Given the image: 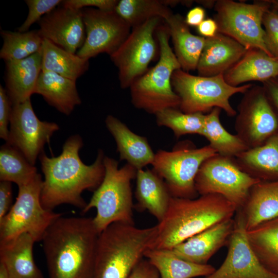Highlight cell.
<instances>
[{
	"mask_svg": "<svg viewBox=\"0 0 278 278\" xmlns=\"http://www.w3.org/2000/svg\"><path fill=\"white\" fill-rule=\"evenodd\" d=\"M82 146L81 136L75 134L66 140L59 155L50 158L44 151L40 154L44 177L41 201L45 208L53 211L58 205L69 204L82 211L87 204L83 192L94 191L101 184L105 173L103 152L99 150L95 161L88 165L79 157Z\"/></svg>",
	"mask_w": 278,
	"mask_h": 278,
	"instance_id": "cell-1",
	"label": "cell"
},
{
	"mask_svg": "<svg viewBox=\"0 0 278 278\" xmlns=\"http://www.w3.org/2000/svg\"><path fill=\"white\" fill-rule=\"evenodd\" d=\"M99 233L93 218L57 219L42 237L49 278H93Z\"/></svg>",
	"mask_w": 278,
	"mask_h": 278,
	"instance_id": "cell-2",
	"label": "cell"
},
{
	"mask_svg": "<svg viewBox=\"0 0 278 278\" xmlns=\"http://www.w3.org/2000/svg\"><path fill=\"white\" fill-rule=\"evenodd\" d=\"M236 212L231 202L218 194L194 199L171 197L165 217L157 224L158 234L151 249H172L209 227L233 218Z\"/></svg>",
	"mask_w": 278,
	"mask_h": 278,
	"instance_id": "cell-3",
	"label": "cell"
},
{
	"mask_svg": "<svg viewBox=\"0 0 278 278\" xmlns=\"http://www.w3.org/2000/svg\"><path fill=\"white\" fill-rule=\"evenodd\" d=\"M157 234V224L145 228L121 222L109 225L98 235L93 278H129Z\"/></svg>",
	"mask_w": 278,
	"mask_h": 278,
	"instance_id": "cell-4",
	"label": "cell"
},
{
	"mask_svg": "<svg viewBox=\"0 0 278 278\" xmlns=\"http://www.w3.org/2000/svg\"><path fill=\"white\" fill-rule=\"evenodd\" d=\"M105 176L85 208V213L94 208L93 218L99 233L115 222L134 224L131 181L136 178L137 169L126 163L121 167L114 159L105 156Z\"/></svg>",
	"mask_w": 278,
	"mask_h": 278,
	"instance_id": "cell-5",
	"label": "cell"
},
{
	"mask_svg": "<svg viewBox=\"0 0 278 278\" xmlns=\"http://www.w3.org/2000/svg\"><path fill=\"white\" fill-rule=\"evenodd\" d=\"M160 49L157 64L136 79L129 88L133 106L149 114L155 115L167 108H179L180 99L174 91L171 77L181 68L170 44V34L165 24L156 31Z\"/></svg>",
	"mask_w": 278,
	"mask_h": 278,
	"instance_id": "cell-6",
	"label": "cell"
},
{
	"mask_svg": "<svg viewBox=\"0 0 278 278\" xmlns=\"http://www.w3.org/2000/svg\"><path fill=\"white\" fill-rule=\"evenodd\" d=\"M171 84L180 99L179 109L186 113H209L214 108L223 110L230 117L237 114L230 99L237 93H245L253 84L238 86L229 85L224 74L213 76L192 75L181 68L172 75Z\"/></svg>",
	"mask_w": 278,
	"mask_h": 278,
	"instance_id": "cell-7",
	"label": "cell"
},
{
	"mask_svg": "<svg viewBox=\"0 0 278 278\" xmlns=\"http://www.w3.org/2000/svg\"><path fill=\"white\" fill-rule=\"evenodd\" d=\"M42 185L41 175L38 173L29 182L18 186L15 202L0 220V244L11 241L24 233L30 235L36 241H41L50 225L62 216L43 206Z\"/></svg>",
	"mask_w": 278,
	"mask_h": 278,
	"instance_id": "cell-8",
	"label": "cell"
},
{
	"mask_svg": "<svg viewBox=\"0 0 278 278\" xmlns=\"http://www.w3.org/2000/svg\"><path fill=\"white\" fill-rule=\"evenodd\" d=\"M217 154L210 145L197 148L192 142L179 143L171 151L159 150L152 164L173 197L194 199L199 195L195 179L202 164Z\"/></svg>",
	"mask_w": 278,
	"mask_h": 278,
	"instance_id": "cell-9",
	"label": "cell"
},
{
	"mask_svg": "<svg viewBox=\"0 0 278 278\" xmlns=\"http://www.w3.org/2000/svg\"><path fill=\"white\" fill-rule=\"evenodd\" d=\"M271 5L269 1L253 4L232 0L216 1L214 20L218 32L232 38L247 50L258 48L270 55L264 42L263 18Z\"/></svg>",
	"mask_w": 278,
	"mask_h": 278,
	"instance_id": "cell-10",
	"label": "cell"
},
{
	"mask_svg": "<svg viewBox=\"0 0 278 278\" xmlns=\"http://www.w3.org/2000/svg\"><path fill=\"white\" fill-rule=\"evenodd\" d=\"M259 181L243 171L234 158L216 154L202 164L195 187L199 195L222 196L237 211L243 206L251 188Z\"/></svg>",
	"mask_w": 278,
	"mask_h": 278,
	"instance_id": "cell-11",
	"label": "cell"
},
{
	"mask_svg": "<svg viewBox=\"0 0 278 278\" xmlns=\"http://www.w3.org/2000/svg\"><path fill=\"white\" fill-rule=\"evenodd\" d=\"M243 94L234 127L236 135L252 148L278 133V112L263 85H253Z\"/></svg>",
	"mask_w": 278,
	"mask_h": 278,
	"instance_id": "cell-12",
	"label": "cell"
},
{
	"mask_svg": "<svg viewBox=\"0 0 278 278\" xmlns=\"http://www.w3.org/2000/svg\"><path fill=\"white\" fill-rule=\"evenodd\" d=\"M162 20L160 18H152L132 28L124 43L110 56L118 68L122 89L130 88L136 79L148 71V65L157 51L153 34Z\"/></svg>",
	"mask_w": 278,
	"mask_h": 278,
	"instance_id": "cell-13",
	"label": "cell"
},
{
	"mask_svg": "<svg viewBox=\"0 0 278 278\" xmlns=\"http://www.w3.org/2000/svg\"><path fill=\"white\" fill-rule=\"evenodd\" d=\"M81 11L86 37L76 54L87 60L101 53L113 55L127 39L131 27L115 10L90 7Z\"/></svg>",
	"mask_w": 278,
	"mask_h": 278,
	"instance_id": "cell-14",
	"label": "cell"
},
{
	"mask_svg": "<svg viewBox=\"0 0 278 278\" xmlns=\"http://www.w3.org/2000/svg\"><path fill=\"white\" fill-rule=\"evenodd\" d=\"M10 126L6 143L20 151L33 165L44 145L59 129L55 123L38 118L30 98L12 106Z\"/></svg>",
	"mask_w": 278,
	"mask_h": 278,
	"instance_id": "cell-15",
	"label": "cell"
},
{
	"mask_svg": "<svg viewBox=\"0 0 278 278\" xmlns=\"http://www.w3.org/2000/svg\"><path fill=\"white\" fill-rule=\"evenodd\" d=\"M227 255L218 269L204 278H278L258 260L248 240L243 215L236 212Z\"/></svg>",
	"mask_w": 278,
	"mask_h": 278,
	"instance_id": "cell-16",
	"label": "cell"
},
{
	"mask_svg": "<svg viewBox=\"0 0 278 278\" xmlns=\"http://www.w3.org/2000/svg\"><path fill=\"white\" fill-rule=\"evenodd\" d=\"M38 23V31L44 39L68 52L76 54L84 43L86 34L81 10L61 4Z\"/></svg>",
	"mask_w": 278,
	"mask_h": 278,
	"instance_id": "cell-17",
	"label": "cell"
},
{
	"mask_svg": "<svg viewBox=\"0 0 278 278\" xmlns=\"http://www.w3.org/2000/svg\"><path fill=\"white\" fill-rule=\"evenodd\" d=\"M234 226V218L225 220L190 237L172 250L184 260L207 264L212 256L228 243Z\"/></svg>",
	"mask_w": 278,
	"mask_h": 278,
	"instance_id": "cell-18",
	"label": "cell"
},
{
	"mask_svg": "<svg viewBox=\"0 0 278 278\" xmlns=\"http://www.w3.org/2000/svg\"><path fill=\"white\" fill-rule=\"evenodd\" d=\"M247 51L237 41L219 32L213 37L205 38L196 69L198 75L213 76L224 74Z\"/></svg>",
	"mask_w": 278,
	"mask_h": 278,
	"instance_id": "cell-19",
	"label": "cell"
},
{
	"mask_svg": "<svg viewBox=\"0 0 278 278\" xmlns=\"http://www.w3.org/2000/svg\"><path fill=\"white\" fill-rule=\"evenodd\" d=\"M42 49L22 60L6 61L5 90L12 105L30 98L42 71Z\"/></svg>",
	"mask_w": 278,
	"mask_h": 278,
	"instance_id": "cell-20",
	"label": "cell"
},
{
	"mask_svg": "<svg viewBox=\"0 0 278 278\" xmlns=\"http://www.w3.org/2000/svg\"><path fill=\"white\" fill-rule=\"evenodd\" d=\"M105 124L115 141L120 160H125L137 170L152 165L155 153L147 138L134 133L113 115L107 116Z\"/></svg>",
	"mask_w": 278,
	"mask_h": 278,
	"instance_id": "cell-21",
	"label": "cell"
},
{
	"mask_svg": "<svg viewBox=\"0 0 278 278\" xmlns=\"http://www.w3.org/2000/svg\"><path fill=\"white\" fill-rule=\"evenodd\" d=\"M278 76V59L258 48L248 49L244 56L224 74L225 81L238 86L249 81L262 83Z\"/></svg>",
	"mask_w": 278,
	"mask_h": 278,
	"instance_id": "cell-22",
	"label": "cell"
},
{
	"mask_svg": "<svg viewBox=\"0 0 278 278\" xmlns=\"http://www.w3.org/2000/svg\"><path fill=\"white\" fill-rule=\"evenodd\" d=\"M240 210L250 230L278 217V180L259 181L250 189Z\"/></svg>",
	"mask_w": 278,
	"mask_h": 278,
	"instance_id": "cell-23",
	"label": "cell"
},
{
	"mask_svg": "<svg viewBox=\"0 0 278 278\" xmlns=\"http://www.w3.org/2000/svg\"><path fill=\"white\" fill-rule=\"evenodd\" d=\"M135 207L146 210L158 221L165 217L171 196L164 180L153 170H137L136 175Z\"/></svg>",
	"mask_w": 278,
	"mask_h": 278,
	"instance_id": "cell-24",
	"label": "cell"
},
{
	"mask_svg": "<svg viewBox=\"0 0 278 278\" xmlns=\"http://www.w3.org/2000/svg\"><path fill=\"white\" fill-rule=\"evenodd\" d=\"M35 242L30 235L24 233L0 244V262L5 265L11 278H44L33 258Z\"/></svg>",
	"mask_w": 278,
	"mask_h": 278,
	"instance_id": "cell-25",
	"label": "cell"
},
{
	"mask_svg": "<svg viewBox=\"0 0 278 278\" xmlns=\"http://www.w3.org/2000/svg\"><path fill=\"white\" fill-rule=\"evenodd\" d=\"M34 94L41 95L50 106L66 115L81 103L76 81L49 71H41Z\"/></svg>",
	"mask_w": 278,
	"mask_h": 278,
	"instance_id": "cell-26",
	"label": "cell"
},
{
	"mask_svg": "<svg viewBox=\"0 0 278 278\" xmlns=\"http://www.w3.org/2000/svg\"><path fill=\"white\" fill-rule=\"evenodd\" d=\"M164 21L181 69L187 72L196 70L205 38L192 34L185 19L180 14L172 13Z\"/></svg>",
	"mask_w": 278,
	"mask_h": 278,
	"instance_id": "cell-27",
	"label": "cell"
},
{
	"mask_svg": "<svg viewBox=\"0 0 278 278\" xmlns=\"http://www.w3.org/2000/svg\"><path fill=\"white\" fill-rule=\"evenodd\" d=\"M244 172L259 181L278 180V133L234 158Z\"/></svg>",
	"mask_w": 278,
	"mask_h": 278,
	"instance_id": "cell-28",
	"label": "cell"
},
{
	"mask_svg": "<svg viewBox=\"0 0 278 278\" xmlns=\"http://www.w3.org/2000/svg\"><path fill=\"white\" fill-rule=\"evenodd\" d=\"M144 258L157 269L160 278H194L206 276L216 268L207 264H197L178 257L172 249L147 250Z\"/></svg>",
	"mask_w": 278,
	"mask_h": 278,
	"instance_id": "cell-29",
	"label": "cell"
},
{
	"mask_svg": "<svg viewBox=\"0 0 278 278\" xmlns=\"http://www.w3.org/2000/svg\"><path fill=\"white\" fill-rule=\"evenodd\" d=\"M89 60L68 52L44 39L42 70L52 72L76 81L89 69Z\"/></svg>",
	"mask_w": 278,
	"mask_h": 278,
	"instance_id": "cell-30",
	"label": "cell"
},
{
	"mask_svg": "<svg viewBox=\"0 0 278 278\" xmlns=\"http://www.w3.org/2000/svg\"><path fill=\"white\" fill-rule=\"evenodd\" d=\"M247 236L260 263L278 275V217L247 231Z\"/></svg>",
	"mask_w": 278,
	"mask_h": 278,
	"instance_id": "cell-31",
	"label": "cell"
},
{
	"mask_svg": "<svg viewBox=\"0 0 278 278\" xmlns=\"http://www.w3.org/2000/svg\"><path fill=\"white\" fill-rule=\"evenodd\" d=\"M221 111L214 108L205 114L202 136L217 154L234 158L249 148L238 135L224 128L220 120Z\"/></svg>",
	"mask_w": 278,
	"mask_h": 278,
	"instance_id": "cell-32",
	"label": "cell"
},
{
	"mask_svg": "<svg viewBox=\"0 0 278 278\" xmlns=\"http://www.w3.org/2000/svg\"><path fill=\"white\" fill-rule=\"evenodd\" d=\"M3 41L0 58L5 61L25 59L42 49L44 39L38 30L21 32L1 30Z\"/></svg>",
	"mask_w": 278,
	"mask_h": 278,
	"instance_id": "cell-33",
	"label": "cell"
},
{
	"mask_svg": "<svg viewBox=\"0 0 278 278\" xmlns=\"http://www.w3.org/2000/svg\"><path fill=\"white\" fill-rule=\"evenodd\" d=\"M131 27L154 18L167 19L173 13L164 1L120 0L115 9Z\"/></svg>",
	"mask_w": 278,
	"mask_h": 278,
	"instance_id": "cell-34",
	"label": "cell"
},
{
	"mask_svg": "<svg viewBox=\"0 0 278 278\" xmlns=\"http://www.w3.org/2000/svg\"><path fill=\"white\" fill-rule=\"evenodd\" d=\"M37 169L17 149L6 143L0 149V180L13 182L18 186L31 181Z\"/></svg>",
	"mask_w": 278,
	"mask_h": 278,
	"instance_id": "cell-35",
	"label": "cell"
},
{
	"mask_svg": "<svg viewBox=\"0 0 278 278\" xmlns=\"http://www.w3.org/2000/svg\"><path fill=\"white\" fill-rule=\"evenodd\" d=\"M155 115L157 125L170 129L177 138L187 134L203 135L205 114L186 113L179 108H170Z\"/></svg>",
	"mask_w": 278,
	"mask_h": 278,
	"instance_id": "cell-36",
	"label": "cell"
},
{
	"mask_svg": "<svg viewBox=\"0 0 278 278\" xmlns=\"http://www.w3.org/2000/svg\"><path fill=\"white\" fill-rule=\"evenodd\" d=\"M25 2L28 8V13L24 23L17 28V31L21 32L29 31L32 24L60 6L62 1L26 0Z\"/></svg>",
	"mask_w": 278,
	"mask_h": 278,
	"instance_id": "cell-37",
	"label": "cell"
},
{
	"mask_svg": "<svg viewBox=\"0 0 278 278\" xmlns=\"http://www.w3.org/2000/svg\"><path fill=\"white\" fill-rule=\"evenodd\" d=\"M264 42L270 55L278 59V10L269 8L263 18Z\"/></svg>",
	"mask_w": 278,
	"mask_h": 278,
	"instance_id": "cell-38",
	"label": "cell"
},
{
	"mask_svg": "<svg viewBox=\"0 0 278 278\" xmlns=\"http://www.w3.org/2000/svg\"><path fill=\"white\" fill-rule=\"evenodd\" d=\"M12 106L5 89L0 85V137L6 142L9 135L8 124Z\"/></svg>",
	"mask_w": 278,
	"mask_h": 278,
	"instance_id": "cell-39",
	"label": "cell"
},
{
	"mask_svg": "<svg viewBox=\"0 0 278 278\" xmlns=\"http://www.w3.org/2000/svg\"><path fill=\"white\" fill-rule=\"evenodd\" d=\"M117 0H66L62 1L61 5L64 7L81 10L85 8L95 7L104 11L115 10L118 3Z\"/></svg>",
	"mask_w": 278,
	"mask_h": 278,
	"instance_id": "cell-40",
	"label": "cell"
},
{
	"mask_svg": "<svg viewBox=\"0 0 278 278\" xmlns=\"http://www.w3.org/2000/svg\"><path fill=\"white\" fill-rule=\"evenodd\" d=\"M12 183L1 181L0 182V220L9 212L12 206Z\"/></svg>",
	"mask_w": 278,
	"mask_h": 278,
	"instance_id": "cell-41",
	"label": "cell"
},
{
	"mask_svg": "<svg viewBox=\"0 0 278 278\" xmlns=\"http://www.w3.org/2000/svg\"><path fill=\"white\" fill-rule=\"evenodd\" d=\"M129 278H160V276L157 269L144 258L133 269Z\"/></svg>",
	"mask_w": 278,
	"mask_h": 278,
	"instance_id": "cell-42",
	"label": "cell"
},
{
	"mask_svg": "<svg viewBox=\"0 0 278 278\" xmlns=\"http://www.w3.org/2000/svg\"><path fill=\"white\" fill-rule=\"evenodd\" d=\"M262 84L269 99L278 112V76Z\"/></svg>",
	"mask_w": 278,
	"mask_h": 278,
	"instance_id": "cell-43",
	"label": "cell"
},
{
	"mask_svg": "<svg viewBox=\"0 0 278 278\" xmlns=\"http://www.w3.org/2000/svg\"><path fill=\"white\" fill-rule=\"evenodd\" d=\"M197 30L201 37L205 38H212L218 32V26L214 19L208 18L197 26Z\"/></svg>",
	"mask_w": 278,
	"mask_h": 278,
	"instance_id": "cell-44",
	"label": "cell"
},
{
	"mask_svg": "<svg viewBox=\"0 0 278 278\" xmlns=\"http://www.w3.org/2000/svg\"><path fill=\"white\" fill-rule=\"evenodd\" d=\"M205 11L200 6L191 9L187 12L185 21L186 23L190 26H198L205 19Z\"/></svg>",
	"mask_w": 278,
	"mask_h": 278,
	"instance_id": "cell-45",
	"label": "cell"
},
{
	"mask_svg": "<svg viewBox=\"0 0 278 278\" xmlns=\"http://www.w3.org/2000/svg\"><path fill=\"white\" fill-rule=\"evenodd\" d=\"M0 278H11L5 265L2 262H0Z\"/></svg>",
	"mask_w": 278,
	"mask_h": 278,
	"instance_id": "cell-46",
	"label": "cell"
},
{
	"mask_svg": "<svg viewBox=\"0 0 278 278\" xmlns=\"http://www.w3.org/2000/svg\"><path fill=\"white\" fill-rule=\"evenodd\" d=\"M273 7L278 10V0L269 1Z\"/></svg>",
	"mask_w": 278,
	"mask_h": 278,
	"instance_id": "cell-47",
	"label": "cell"
}]
</instances>
